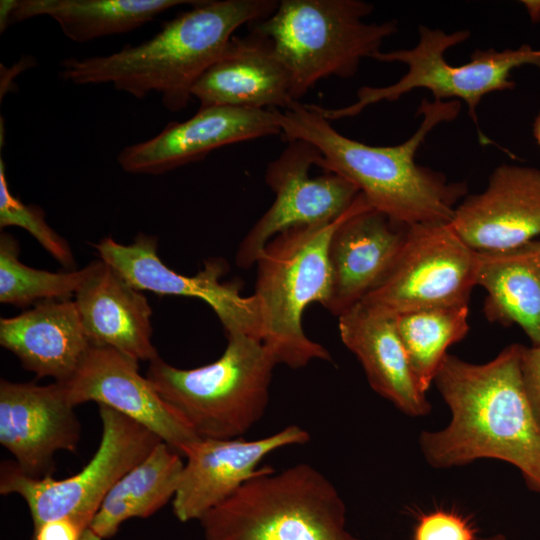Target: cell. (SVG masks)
Instances as JSON below:
<instances>
[{"mask_svg": "<svg viewBox=\"0 0 540 540\" xmlns=\"http://www.w3.org/2000/svg\"><path fill=\"white\" fill-rule=\"evenodd\" d=\"M461 110L456 100L429 101L423 98L416 112L422 120L404 142L393 146H371L338 132L312 104L295 102L286 110H275L281 135L312 144L321 153L318 167L352 182L376 211L393 223H450L457 202L467 192L465 182H450L438 171L418 165L419 147L439 124L454 120Z\"/></svg>", "mask_w": 540, "mask_h": 540, "instance_id": "cell-1", "label": "cell"}, {"mask_svg": "<svg viewBox=\"0 0 540 540\" xmlns=\"http://www.w3.org/2000/svg\"><path fill=\"white\" fill-rule=\"evenodd\" d=\"M520 357L517 343L483 364L444 357L433 383L451 419L443 429L419 436L431 467L498 459L514 465L528 488L540 494V427L523 387Z\"/></svg>", "mask_w": 540, "mask_h": 540, "instance_id": "cell-2", "label": "cell"}, {"mask_svg": "<svg viewBox=\"0 0 540 540\" xmlns=\"http://www.w3.org/2000/svg\"><path fill=\"white\" fill-rule=\"evenodd\" d=\"M278 4L276 0H199L163 23L145 42L127 44L106 56L65 59L60 76L76 85L110 83L138 99L155 92L167 110L178 112L190 104L195 83L235 31L266 19Z\"/></svg>", "mask_w": 540, "mask_h": 540, "instance_id": "cell-3", "label": "cell"}, {"mask_svg": "<svg viewBox=\"0 0 540 540\" xmlns=\"http://www.w3.org/2000/svg\"><path fill=\"white\" fill-rule=\"evenodd\" d=\"M227 346L214 362L193 369L174 367L159 356L146 377L199 438H239L264 415L273 370L278 365L262 341L227 335Z\"/></svg>", "mask_w": 540, "mask_h": 540, "instance_id": "cell-4", "label": "cell"}, {"mask_svg": "<svg viewBox=\"0 0 540 540\" xmlns=\"http://www.w3.org/2000/svg\"><path fill=\"white\" fill-rule=\"evenodd\" d=\"M199 521L205 540H361L338 490L307 463L262 467Z\"/></svg>", "mask_w": 540, "mask_h": 540, "instance_id": "cell-5", "label": "cell"}, {"mask_svg": "<svg viewBox=\"0 0 540 540\" xmlns=\"http://www.w3.org/2000/svg\"><path fill=\"white\" fill-rule=\"evenodd\" d=\"M347 212L334 221L280 232L256 260L253 295L261 312V341L278 364L299 369L314 360L331 361L327 349L306 335L302 318L310 304L325 307L329 301V242Z\"/></svg>", "mask_w": 540, "mask_h": 540, "instance_id": "cell-6", "label": "cell"}, {"mask_svg": "<svg viewBox=\"0 0 540 540\" xmlns=\"http://www.w3.org/2000/svg\"><path fill=\"white\" fill-rule=\"evenodd\" d=\"M373 10L362 0H281L269 17L248 27L272 41L291 97L299 101L322 79L353 77L361 60L398 31L396 20L366 23Z\"/></svg>", "mask_w": 540, "mask_h": 540, "instance_id": "cell-7", "label": "cell"}, {"mask_svg": "<svg viewBox=\"0 0 540 540\" xmlns=\"http://www.w3.org/2000/svg\"><path fill=\"white\" fill-rule=\"evenodd\" d=\"M419 41L410 49L388 52L379 51L371 59L380 62H400L407 66V72L394 84L383 87L363 86L357 92L352 104L340 108H324L312 104L327 120L353 117L372 104L381 101H396L416 88L431 91L433 100L464 101L468 107L483 145L495 144L480 129L477 107L487 94L512 90V71L523 65H535L540 69V49L523 44L517 49L498 51L494 48L477 49L466 64L453 66L444 58L451 47L465 42L470 37L469 30L446 33L420 25Z\"/></svg>", "mask_w": 540, "mask_h": 540, "instance_id": "cell-8", "label": "cell"}, {"mask_svg": "<svg viewBox=\"0 0 540 540\" xmlns=\"http://www.w3.org/2000/svg\"><path fill=\"white\" fill-rule=\"evenodd\" d=\"M99 415L102 423L99 446L76 474L64 479L51 475L34 478L24 474L15 462L1 464L0 494L20 496L34 526L70 518L90 528L113 485L161 442L151 430L109 407L99 406Z\"/></svg>", "mask_w": 540, "mask_h": 540, "instance_id": "cell-9", "label": "cell"}, {"mask_svg": "<svg viewBox=\"0 0 540 540\" xmlns=\"http://www.w3.org/2000/svg\"><path fill=\"white\" fill-rule=\"evenodd\" d=\"M477 256L450 223L406 227L392 265L361 303L392 317L466 306L476 286Z\"/></svg>", "mask_w": 540, "mask_h": 540, "instance_id": "cell-10", "label": "cell"}, {"mask_svg": "<svg viewBox=\"0 0 540 540\" xmlns=\"http://www.w3.org/2000/svg\"><path fill=\"white\" fill-rule=\"evenodd\" d=\"M320 158L312 144L294 139L267 165L265 182L275 198L240 242L235 257L239 267L254 265L265 245L280 232L334 221L353 205L360 192L352 182L330 171L310 176Z\"/></svg>", "mask_w": 540, "mask_h": 540, "instance_id": "cell-11", "label": "cell"}, {"mask_svg": "<svg viewBox=\"0 0 540 540\" xmlns=\"http://www.w3.org/2000/svg\"><path fill=\"white\" fill-rule=\"evenodd\" d=\"M93 247L100 259L134 288L158 295L198 298L215 312L226 336L244 334L262 340L258 301L253 294L243 296L239 283L221 280L227 272L224 260H207L196 275L185 276L163 263L155 236L139 233L130 244L118 243L109 236Z\"/></svg>", "mask_w": 540, "mask_h": 540, "instance_id": "cell-12", "label": "cell"}, {"mask_svg": "<svg viewBox=\"0 0 540 540\" xmlns=\"http://www.w3.org/2000/svg\"><path fill=\"white\" fill-rule=\"evenodd\" d=\"M62 383L0 381V443L34 478L50 476L59 451L76 452L81 426Z\"/></svg>", "mask_w": 540, "mask_h": 540, "instance_id": "cell-13", "label": "cell"}, {"mask_svg": "<svg viewBox=\"0 0 540 540\" xmlns=\"http://www.w3.org/2000/svg\"><path fill=\"white\" fill-rule=\"evenodd\" d=\"M138 361L121 352L92 346L83 363L65 383L69 402H96L136 421L182 456L199 438L139 373Z\"/></svg>", "mask_w": 540, "mask_h": 540, "instance_id": "cell-14", "label": "cell"}, {"mask_svg": "<svg viewBox=\"0 0 540 540\" xmlns=\"http://www.w3.org/2000/svg\"><path fill=\"white\" fill-rule=\"evenodd\" d=\"M281 134L275 110L199 107L189 119L169 123L155 137L124 147L120 167L133 174H161L204 159L227 145Z\"/></svg>", "mask_w": 540, "mask_h": 540, "instance_id": "cell-15", "label": "cell"}, {"mask_svg": "<svg viewBox=\"0 0 540 540\" xmlns=\"http://www.w3.org/2000/svg\"><path fill=\"white\" fill-rule=\"evenodd\" d=\"M309 438L306 430L289 425L257 440L199 439L183 455L186 462L172 500L174 515L181 522L200 520L258 474L264 457L286 446L304 444Z\"/></svg>", "mask_w": 540, "mask_h": 540, "instance_id": "cell-16", "label": "cell"}, {"mask_svg": "<svg viewBox=\"0 0 540 540\" xmlns=\"http://www.w3.org/2000/svg\"><path fill=\"white\" fill-rule=\"evenodd\" d=\"M472 249L504 251L540 235V169L502 164L486 189L466 197L450 222Z\"/></svg>", "mask_w": 540, "mask_h": 540, "instance_id": "cell-17", "label": "cell"}, {"mask_svg": "<svg viewBox=\"0 0 540 540\" xmlns=\"http://www.w3.org/2000/svg\"><path fill=\"white\" fill-rule=\"evenodd\" d=\"M405 229L358 195L329 242V312L340 316L375 288L399 252Z\"/></svg>", "mask_w": 540, "mask_h": 540, "instance_id": "cell-18", "label": "cell"}, {"mask_svg": "<svg viewBox=\"0 0 540 540\" xmlns=\"http://www.w3.org/2000/svg\"><path fill=\"white\" fill-rule=\"evenodd\" d=\"M249 30L233 36L195 83L192 96L199 107L286 110L298 102L291 97L288 71L272 41Z\"/></svg>", "mask_w": 540, "mask_h": 540, "instance_id": "cell-19", "label": "cell"}, {"mask_svg": "<svg viewBox=\"0 0 540 540\" xmlns=\"http://www.w3.org/2000/svg\"><path fill=\"white\" fill-rule=\"evenodd\" d=\"M0 344L38 378L59 383L73 377L92 347L71 299L41 301L17 316L2 317Z\"/></svg>", "mask_w": 540, "mask_h": 540, "instance_id": "cell-20", "label": "cell"}, {"mask_svg": "<svg viewBox=\"0 0 540 540\" xmlns=\"http://www.w3.org/2000/svg\"><path fill=\"white\" fill-rule=\"evenodd\" d=\"M338 329L377 394L407 416L430 413L431 404L415 380L395 317L359 302L338 316Z\"/></svg>", "mask_w": 540, "mask_h": 540, "instance_id": "cell-21", "label": "cell"}, {"mask_svg": "<svg viewBox=\"0 0 540 540\" xmlns=\"http://www.w3.org/2000/svg\"><path fill=\"white\" fill-rule=\"evenodd\" d=\"M102 261L75 295L92 346L109 347L139 361L159 355L152 344V309L146 296Z\"/></svg>", "mask_w": 540, "mask_h": 540, "instance_id": "cell-22", "label": "cell"}, {"mask_svg": "<svg viewBox=\"0 0 540 540\" xmlns=\"http://www.w3.org/2000/svg\"><path fill=\"white\" fill-rule=\"evenodd\" d=\"M199 0H9L1 1V31L9 24L46 15L74 42L126 33L173 7Z\"/></svg>", "mask_w": 540, "mask_h": 540, "instance_id": "cell-23", "label": "cell"}, {"mask_svg": "<svg viewBox=\"0 0 540 540\" xmlns=\"http://www.w3.org/2000/svg\"><path fill=\"white\" fill-rule=\"evenodd\" d=\"M476 285L487 292L484 312L490 321L516 324L540 345L538 240L504 251H478Z\"/></svg>", "mask_w": 540, "mask_h": 540, "instance_id": "cell-24", "label": "cell"}, {"mask_svg": "<svg viewBox=\"0 0 540 540\" xmlns=\"http://www.w3.org/2000/svg\"><path fill=\"white\" fill-rule=\"evenodd\" d=\"M181 456L165 442L158 443L113 485L90 529L101 539L111 538L125 521L149 517L172 501L184 467Z\"/></svg>", "mask_w": 540, "mask_h": 540, "instance_id": "cell-25", "label": "cell"}, {"mask_svg": "<svg viewBox=\"0 0 540 540\" xmlns=\"http://www.w3.org/2000/svg\"><path fill=\"white\" fill-rule=\"evenodd\" d=\"M413 375L426 393L447 349L468 330V305L418 310L395 317Z\"/></svg>", "mask_w": 540, "mask_h": 540, "instance_id": "cell-26", "label": "cell"}, {"mask_svg": "<svg viewBox=\"0 0 540 540\" xmlns=\"http://www.w3.org/2000/svg\"><path fill=\"white\" fill-rule=\"evenodd\" d=\"M20 246L9 233L0 235V302L27 307L45 300L70 299L100 267L95 260L82 269L60 272L35 269L19 259Z\"/></svg>", "mask_w": 540, "mask_h": 540, "instance_id": "cell-27", "label": "cell"}, {"mask_svg": "<svg viewBox=\"0 0 540 540\" xmlns=\"http://www.w3.org/2000/svg\"><path fill=\"white\" fill-rule=\"evenodd\" d=\"M18 226L30 233L65 269H75V259L68 242L46 222L37 205L24 204L9 189L5 162L0 158V228Z\"/></svg>", "mask_w": 540, "mask_h": 540, "instance_id": "cell-28", "label": "cell"}, {"mask_svg": "<svg viewBox=\"0 0 540 540\" xmlns=\"http://www.w3.org/2000/svg\"><path fill=\"white\" fill-rule=\"evenodd\" d=\"M414 540H475L474 530L457 513L438 510L421 516Z\"/></svg>", "mask_w": 540, "mask_h": 540, "instance_id": "cell-29", "label": "cell"}, {"mask_svg": "<svg viewBox=\"0 0 540 540\" xmlns=\"http://www.w3.org/2000/svg\"><path fill=\"white\" fill-rule=\"evenodd\" d=\"M520 369L527 399L540 427V345H521Z\"/></svg>", "mask_w": 540, "mask_h": 540, "instance_id": "cell-30", "label": "cell"}, {"mask_svg": "<svg viewBox=\"0 0 540 540\" xmlns=\"http://www.w3.org/2000/svg\"><path fill=\"white\" fill-rule=\"evenodd\" d=\"M88 529L70 518L53 519L34 526L31 540H83Z\"/></svg>", "mask_w": 540, "mask_h": 540, "instance_id": "cell-31", "label": "cell"}, {"mask_svg": "<svg viewBox=\"0 0 540 540\" xmlns=\"http://www.w3.org/2000/svg\"><path fill=\"white\" fill-rule=\"evenodd\" d=\"M533 21L540 20V1H523Z\"/></svg>", "mask_w": 540, "mask_h": 540, "instance_id": "cell-32", "label": "cell"}, {"mask_svg": "<svg viewBox=\"0 0 540 540\" xmlns=\"http://www.w3.org/2000/svg\"><path fill=\"white\" fill-rule=\"evenodd\" d=\"M533 136L538 145L540 146V111L537 114L533 123Z\"/></svg>", "mask_w": 540, "mask_h": 540, "instance_id": "cell-33", "label": "cell"}, {"mask_svg": "<svg viewBox=\"0 0 540 540\" xmlns=\"http://www.w3.org/2000/svg\"><path fill=\"white\" fill-rule=\"evenodd\" d=\"M83 540H102L90 528L86 531Z\"/></svg>", "mask_w": 540, "mask_h": 540, "instance_id": "cell-34", "label": "cell"}, {"mask_svg": "<svg viewBox=\"0 0 540 540\" xmlns=\"http://www.w3.org/2000/svg\"><path fill=\"white\" fill-rule=\"evenodd\" d=\"M480 540H506V537L503 534H495Z\"/></svg>", "mask_w": 540, "mask_h": 540, "instance_id": "cell-35", "label": "cell"}, {"mask_svg": "<svg viewBox=\"0 0 540 540\" xmlns=\"http://www.w3.org/2000/svg\"><path fill=\"white\" fill-rule=\"evenodd\" d=\"M538 246H539V250H540V240H538Z\"/></svg>", "mask_w": 540, "mask_h": 540, "instance_id": "cell-36", "label": "cell"}]
</instances>
